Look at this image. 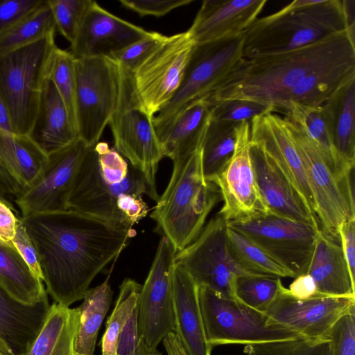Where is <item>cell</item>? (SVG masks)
<instances>
[{"mask_svg":"<svg viewBox=\"0 0 355 355\" xmlns=\"http://www.w3.org/2000/svg\"><path fill=\"white\" fill-rule=\"evenodd\" d=\"M48 0L0 32V56L55 34Z\"/></svg>","mask_w":355,"mask_h":355,"instance_id":"obj_35","label":"cell"},{"mask_svg":"<svg viewBox=\"0 0 355 355\" xmlns=\"http://www.w3.org/2000/svg\"><path fill=\"white\" fill-rule=\"evenodd\" d=\"M346 0H295L257 18L244 33L243 58L301 48L335 34L354 32V8Z\"/></svg>","mask_w":355,"mask_h":355,"instance_id":"obj_3","label":"cell"},{"mask_svg":"<svg viewBox=\"0 0 355 355\" xmlns=\"http://www.w3.org/2000/svg\"><path fill=\"white\" fill-rule=\"evenodd\" d=\"M284 120L306 172L320 229L338 236L340 224L355 218L353 182H340L314 141L301 127Z\"/></svg>","mask_w":355,"mask_h":355,"instance_id":"obj_10","label":"cell"},{"mask_svg":"<svg viewBox=\"0 0 355 355\" xmlns=\"http://www.w3.org/2000/svg\"><path fill=\"white\" fill-rule=\"evenodd\" d=\"M18 217L13 212L11 205L3 199H0V241L12 245L17 225Z\"/></svg>","mask_w":355,"mask_h":355,"instance_id":"obj_52","label":"cell"},{"mask_svg":"<svg viewBox=\"0 0 355 355\" xmlns=\"http://www.w3.org/2000/svg\"><path fill=\"white\" fill-rule=\"evenodd\" d=\"M338 234L350 274L355 279V218L340 224Z\"/></svg>","mask_w":355,"mask_h":355,"instance_id":"obj_51","label":"cell"},{"mask_svg":"<svg viewBox=\"0 0 355 355\" xmlns=\"http://www.w3.org/2000/svg\"><path fill=\"white\" fill-rule=\"evenodd\" d=\"M55 34L0 56V94L12 131L28 135L58 46Z\"/></svg>","mask_w":355,"mask_h":355,"instance_id":"obj_5","label":"cell"},{"mask_svg":"<svg viewBox=\"0 0 355 355\" xmlns=\"http://www.w3.org/2000/svg\"><path fill=\"white\" fill-rule=\"evenodd\" d=\"M148 355H162L161 353H159L158 351L155 352H153V353H151V354H149Z\"/></svg>","mask_w":355,"mask_h":355,"instance_id":"obj_57","label":"cell"},{"mask_svg":"<svg viewBox=\"0 0 355 355\" xmlns=\"http://www.w3.org/2000/svg\"><path fill=\"white\" fill-rule=\"evenodd\" d=\"M250 147V123L244 121L238 126L230 160L211 182L223 202L218 214L226 222L268 214L256 182Z\"/></svg>","mask_w":355,"mask_h":355,"instance_id":"obj_16","label":"cell"},{"mask_svg":"<svg viewBox=\"0 0 355 355\" xmlns=\"http://www.w3.org/2000/svg\"><path fill=\"white\" fill-rule=\"evenodd\" d=\"M91 147L78 138L48 155L46 166L39 180L15 199L22 217L68 210L75 178Z\"/></svg>","mask_w":355,"mask_h":355,"instance_id":"obj_17","label":"cell"},{"mask_svg":"<svg viewBox=\"0 0 355 355\" xmlns=\"http://www.w3.org/2000/svg\"><path fill=\"white\" fill-rule=\"evenodd\" d=\"M46 0H0V32L8 28Z\"/></svg>","mask_w":355,"mask_h":355,"instance_id":"obj_47","label":"cell"},{"mask_svg":"<svg viewBox=\"0 0 355 355\" xmlns=\"http://www.w3.org/2000/svg\"><path fill=\"white\" fill-rule=\"evenodd\" d=\"M0 286L12 299L25 306L49 301L43 282L13 245L0 243Z\"/></svg>","mask_w":355,"mask_h":355,"instance_id":"obj_31","label":"cell"},{"mask_svg":"<svg viewBox=\"0 0 355 355\" xmlns=\"http://www.w3.org/2000/svg\"><path fill=\"white\" fill-rule=\"evenodd\" d=\"M0 131L12 132L9 116L0 94Z\"/></svg>","mask_w":355,"mask_h":355,"instance_id":"obj_55","label":"cell"},{"mask_svg":"<svg viewBox=\"0 0 355 355\" xmlns=\"http://www.w3.org/2000/svg\"><path fill=\"white\" fill-rule=\"evenodd\" d=\"M48 155L28 135L0 131V193L15 198L42 175Z\"/></svg>","mask_w":355,"mask_h":355,"instance_id":"obj_21","label":"cell"},{"mask_svg":"<svg viewBox=\"0 0 355 355\" xmlns=\"http://www.w3.org/2000/svg\"><path fill=\"white\" fill-rule=\"evenodd\" d=\"M198 301L207 343L251 345L296 339L299 334L273 322L265 313L236 298L198 286Z\"/></svg>","mask_w":355,"mask_h":355,"instance_id":"obj_6","label":"cell"},{"mask_svg":"<svg viewBox=\"0 0 355 355\" xmlns=\"http://www.w3.org/2000/svg\"><path fill=\"white\" fill-rule=\"evenodd\" d=\"M12 244L32 271L42 279V272L36 248L21 223L20 217H18L16 233L12 241Z\"/></svg>","mask_w":355,"mask_h":355,"instance_id":"obj_48","label":"cell"},{"mask_svg":"<svg viewBox=\"0 0 355 355\" xmlns=\"http://www.w3.org/2000/svg\"><path fill=\"white\" fill-rule=\"evenodd\" d=\"M250 155L257 187L268 213L320 227L299 193L275 163L252 145Z\"/></svg>","mask_w":355,"mask_h":355,"instance_id":"obj_24","label":"cell"},{"mask_svg":"<svg viewBox=\"0 0 355 355\" xmlns=\"http://www.w3.org/2000/svg\"><path fill=\"white\" fill-rule=\"evenodd\" d=\"M250 144L275 163L317 219L306 172L284 119L271 112L254 117L250 121Z\"/></svg>","mask_w":355,"mask_h":355,"instance_id":"obj_19","label":"cell"},{"mask_svg":"<svg viewBox=\"0 0 355 355\" xmlns=\"http://www.w3.org/2000/svg\"><path fill=\"white\" fill-rule=\"evenodd\" d=\"M20 219L36 248L47 293L67 307L83 300L94 277L135 234L71 210Z\"/></svg>","mask_w":355,"mask_h":355,"instance_id":"obj_1","label":"cell"},{"mask_svg":"<svg viewBox=\"0 0 355 355\" xmlns=\"http://www.w3.org/2000/svg\"><path fill=\"white\" fill-rule=\"evenodd\" d=\"M252 241L295 277L307 272L320 227L272 214L226 222Z\"/></svg>","mask_w":355,"mask_h":355,"instance_id":"obj_11","label":"cell"},{"mask_svg":"<svg viewBox=\"0 0 355 355\" xmlns=\"http://www.w3.org/2000/svg\"><path fill=\"white\" fill-rule=\"evenodd\" d=\"M212 105L211 119L234 123L248 121L260 114L271 112L270 107L263 104L242 99H230Z\"/></svg>","mask_w":355,"mask_h":355,"instance_id":"obj_42","label":"cell"},{"mask_svg":"<svg viewBox=\"0 0 355 355\" xmlns=\"http://www.w3.org/2000/svg\"><path fill=\"white\" fill-rule=\"evenodd\" d=\"M175 331L187 355H211L198 301V286L175 263L173 278Z\"/></svg>","mask_w":355,"mask_h":355,"instance_id":"obj_25","label":"cell"},{"mask_svg":"<svg viewBox=\"0 0 355 355\" xmlns=\"http://www.w3.org/2000/svg\"><path fill=\"white\" fill-rule=\"evenodd\" d=\"M286 288L281 278L267 275H241L235 282V297L245 305L264 313Z\"/></svg>","mask_w":355,"mask_h":355,"instance_id":"obj_38","label":"cell"},{"mask_svg":"<svg viewBox=\"0 0 355 355\" xmlns=\"http://www.w3.org/2000/svg\"><path fill=\"white\" fill-rule=\"evenodd\" d=\"M319 293L355 297V279L349 272L339 236L319 230L307 272Z\"/></svg>","mask_w":355,"mask_h":355,"instance_id":"obj_26","label":"cell"},{"mask_svg":"<svg viewBox=\"0 0 355 355\" xmlns=\"http://www.w3.org/2000/svg\"><path fill=\"white\" fill-rule=\"evenodd\" d=\"M245 355H331L329 338L296 339L245 345Z\"/></svg>","mask_w":355,"mask_h":355,"instance_id":"obj_40","label":"cell"},{"mask_svg":"<svg viewBox=\"0 0 355 355\" xmlns=\"http://www.w3.org/2000/svg\"><path fill=\"white\" fill-rule=\"evenodd\" d=\"M176 252L163 236L158 244L148 276L141 286L137 304L139 343L146 354L170 333L175 331L173 278Z\"/></svg>","mask_w":355,"mask_h":355,"instance_id":"obj_12","label":"cell"},{"mask_svg":"<svg viewBox=\"0 0 355 355\" xmlns=\"http://www.w3.org/2000/svg\"><path fill=\"white\" fill-rule=\"evenodd\" d=\"M162 341L168 355H187L175 333L168 334Z\"/></svg>","mask_w":355,"mask_h":355,"instance_id":"obj_54","label":"cell"},{"mask_svg":"<svg viewBox=\"0 0 355 355\" xmlns=\"http://www.w3.org/2000/svg\"><path fill=\"white\" fill-rule=\"evenodd\" d=\"M165 37L159 33L148 31L142 38L112 53L109 57L115 60L123 69L132 73Z\"/></svg>","mask_w":355,"mask_h":355,"instance_id":"obj_43","label":"cell"},{"mask_svg":"<svg viewBox=\"0 0 355 355\" xmlns=\"http://www.w3.org/2000/svg\"><path fill=\"white\" fill-rule=\"evenodd\" d=\"M243 46L244 34L196 44L178 90L153 119L159 139L187 107L220 85L243 58Z\"/></svg>","mask_w":355,"mask_h":355,"instance_id":"obj_7","label":"cell"},{"mask_svg":"<svg viewBox=\"0 0 355 355\" xmlns=\"http://www.w3.org/2000/svg\"><path fill=\"white\" fill-rule=\"evenodd\" d=\"M93 1L48 0L58 31L70 44L78 33L80 24Z\"/></svg>","mask_w":355,"mask_h":355,"instance_id":"obj_41","label":"cell"},{"mask_svg":"<svg viewBox=\"0 0 355 355\" xmlns=\"http://www.w3.org/2000/svg\"><path fill=\"white\" fill-rule=\"evenodd\" d=\"M78 318L77 308L53 302L37 335L21 355H75L74 338Z\"/></svg>","mask_w":355,"mask_h":355,"instance_id":"obj_30","label":"cell"},{"mask_svg":"<svg viewBox=\"0 0 355 355\" xmlns=\"http://www.w3.org/2000/svg\"><path fill=\"white\" fill-rule=\"evenodd\" d=\"M266 3V0H205L188 31L196 44L243 35Z\"/></svg>","mask_w":355,"mask_h":355,"instance_id":"obj_22","label":"cell"},{"mask_svg":"<svg viewBox=\"0 0 355 355\" xmlns=\"http://www.w3.org/2000/svg\"><path fill=\"white\" fill-rule=\"evenodd\" d=\"M0 355H12L7 345L0 338Z\"/></svg>","mask_w":355,"mask_h":355,"instance_id":"obj_56","label":"cell"},{"mask_svg":"<svg viewBox=\"0 0 355 355\" xmlns=\"http://www.w3.org/2000/svg\"><path fill=\"white\" fill-rule=\"evenodd\" d=\"M123 84L118 107L108 125L115 150L145 177L148 196L157 201L156 188L158 164L164 157L153 117L141 107L133 87L132 73L122 69Z\"/></svg>","mask_w":355,"mask_h":355,"instance_id":"obj_9","label":"cell"},{"mask_svg":"<svg viewBox=\"0 0 355 355\" xmlns=\"http://www.w3.org/2000/svg\"><path fill=\"white\" fill-rule=\"evenodd\" d=\"M116 206L132 226L148 214V206L139 196L122 194L117 198Z\"/></svg>","mask_w":355,"mask_h":355,"instance_id":"obj_50","label":"cell"},{"mask_svg":"<svg viewBox=\"0 0 355 355\" xmlns=\"http://www.w3.org/2000/svg\"><path fill=\"white\" fill-rule=\"evenodd\" d=\"M151 354V353H150ZM141 348L137 333V307L121 332L116 347V355H148Z\"/></svg>","mask_w":355,"mask_h":355,"instance_id":"obj_49","label":"cell"},{"mask_svg":"<svg viewBox=\"0 0 355 355\" xmlns=\"http://www.w3.org/2000/svg\"><path fill=\"white\" fill-rule=\"evenodd\" d=\"M0 243H1V244L6 245V244L3 243V242H1V241H0Z\"/></svg>","mask_w":355,"mask_h":355,"instance_id":"obj_59","label":"cell"},{"mask_svg":"<svg viewBox=\"0 0 355 355\" xmlns=\"http://www.w3.org/2000/svg\"><path fill=\"white\" fill-rule=\"evenodd\" d=\"M175 263L189 273L198 286L233 298H236L234 285L239 276L258 275L243 270L233 259L227 245V223L218 214L193 243L176 252Z\"/></svg>","mask_w":355,"mask_h":355,"instance_id":"obj_14","label":"cell"},{"mask_svg":"<svg viewBox=\"0 0 355 355\" xmlns=\"http://www.w3.org/2000/svg\"><path fill=\"white\" fill-rule=\"evenodd\" d=\"M227 245L236 263L252 275L295 278L293 274L241 233L227 226Z\"/></svg>","mask_w":355,"mask_h":355,"instance_id":"obj_36","label":"cell"},{"mask_svg":"<svg viewBox=\"0 0 355 355\" xmlns=\"http://www.w3.org/2000/svg\"><path fill=\"white\" fill-rule=\"evenodd\" d=\"M141 288V285L130 278L120 285L115 306L100 342L102 355H116L119 336L137 307Z\"/></svg>","mask_w":355,"mask_h":355,"instance_id":"obj_37","label":"cell"},{"mask_svg":"<svg viewBox=\"0 0 355 355\" xmlns=\"http://www.w3.org/2000/svg\"><path fill=\"white\" fill-rule=\"evenodd\" d=\"M352 58H355V46L351 31L296 49L243 58L205 98L211 105L242 99L281 112L288 94L304 78L325 65Z\"/></svg>","mask_w":355,"mask_h":355,"instance_id":"obj_2","label":"cell"},{"mask_svg":"<svg viewBox=\"0 0 355 355\" xmlns=\"http://www.w3.org/2000/svg\"><path fill=\"white\" fill-rule=\"evenodd\" d=\"M355 76V58L325 65L304 78L288 94L292 101L309 107L321 106L347 79Z\"/></svg>","mask_w":355,"mask_h":355,"instance_id":"obj_32","label":"cell"},{"mask_svg":"<svg viewBox=\"0 0 355 355\" xmlns=\"http://www.w3.org/2000/svg\"><path fill=\"white\" fill-rule=\"evenodd\" d=\"M28 135L47 155L78 138L70 123L65 105L50 80L44 86Z\"/></svg>","mask_w":355,"mask_h":355,"instance_id":"obj_27","label":"cell"},{"mask_svg":"<svg viewBox=\"0 0 355 355\" xmlns=\"http://www.w3.org/2000/svg\"><path fill=\"white\" fill-rule=\"evenodd\" d=\"M335 150L347 165L355 164V76L322 105Z\"/></svg>","mask_w":355,"mask_h":355,"instance_id":"obj_29","label":"cell"},{"mask_svg":"<svg viewBox=\"0 0 355 355\" xmlns=\"http://www.w3.org/2000/svg\"><path fill=\"white\" fill-rule=\"evenodd\" d=\"M288 289L292 296L300 300L311 298L320 294L318 291L315 281L308 273L295 277Z\"/></svg>","mask_w":355,"mask_h":355,"instance_id":"obj_53","label":"cell"},{"mask_svg":"<svg viewBox=\"0 0 355 355\" xmlns=\"http://www.w3.org/2000/svg\"><path fill=\"white\" fill-rule=\"evenodd\" d=\"M355 311V297L318 295L297 299L288 289L281 293L264 313L275 323L304 338H327L335 324L345 315Z\"/></svg>","mask_w":355,"mask_h":355,"instance_id":"obj_18","label":"cell"},{"mask_svg":"<svg viewBox=\"0 0 355 355\" xmlns=\"http://www.w3.org/2000/svg\"><path fill=\"white\" fill-rule=\"evenodd\" d=\"M97 153L100 174L109 184L121 182L127 176L129 164L116 150L109 147L106 142H98L94 146Z\"/></svg>","mask_w":355,"mask_h":355,"instance_id":"obj_44","label":"cell"},{"mask_svg":"<svg viewBox=\"0 0 355 355\" xmlns=\"http://www.w3.org/2000/svg\"><path fill=\"white\" fill-rule=\"evenodd\" d=\"M112 295L109 277L100 285L86 291L83 303L77 307L79 318L74 338L75 355H94L98 334Z\"/></svg>","mask_w":355,"mask_h":355,"instance_id":"obj_33","label":"cell"},{"mask_svg":"<svg viewBox=\"0 0 355 355\" xmlns=\"http://www.w3.org/2000/svg\"><path fill=\"white\" fill-rule=\"evenodd\" d=\"M148 191L143 173L130 164L125 178L109 184L102 178L94 146L86 154L74 180L68 210L82 213L131 230L132 225L119 211L117 198L122 194L141 197Z\"/></svg>","mask_w":355,"mask_h":355,"instance_id":"obj_15","label":"cell"},{"mask_svg":"<svg viewBox=\"0 0 355 355\" xmlns=\"http://www.w3.org/2000/svg\"><path fill=\"white\" fill-rule=\"evenodd\" d=\"M327 338L331 340V355H355V311L343 316Z\"/></svg>","mask_w":355,"mask_h":355,"instance_id":"obj_45","label":"cell"},{"mask_svg":"<svg viewBox=\"0 0 355 355\" xmlns=\"http://www.w3.org/2000/svg\"><path fill=\"white\" fill-rule=\"evenodd\" d=\"M240 123L211 119L201 147L202 168L205 180L212 182L230 160Z\"/></svg>","mask_w":355,"mask_h":355,"instance_id":"obj_34","label":"cell"},{"mask_svg":"<svg viewBox=\"0 0 355 355\" xmlns=\"http://www.w3.org/2000/svg\"><path fill=\"white\" fill-rule=\"evenodd\" d=\"M93 1L78 28L71 53L75 58L110 56L148 34Z\"/></svg>","mask_w":355,"mask_h":355,"instance_id":"obj_20","label":"cell"},{"mask_svg":"<svg viewBox=\"0 0 355 355\" xmlns=\"http://www.w3.org/2000/svg\"><path fill=\"white\" fill-rule=\"evenodd\" d=\"M195 45L188 31L166 36L132 73L135 95L150 116L161 111L178 90Z\"/></svg>","mask_w":355,"mask_h":355,"instance_id":"obj_13","label":"cell"},{"mask_svg":"<svg viewBox=\"0 0 355 355\" xmlns=\"http://www.w3.org/2000/svg\"><path fill=\"white\" fill-rule=\"evenodd\" d=\"M192 1V0H120L119 3L123 7L137 12L141 17L146 15L162 17Z\"/></svg>","mask_w":355,"mask_h":355,"instance_id":"obj_46","label":"cell"},{"mask_svg":"<svg viewBox=\"0 0 355 355\" xmlns=\"http://www.w3.org/2000/svg\"><path fill=\"white\" fill-rule=\"evenodd\" d=\"M75 61L76 58L70 51L58 47L51 64L49 80L53 83L60 96L67 110L70 123L77 134Z\"/></svg>","mask_w":355,"mask_h":355,"instance_id":"obj_39","label":"cell"},{"mask_svg":"<svg viewBox=\"0 0 355 355\" xmlns=\"http://www.w3.org/2000/svg\"><path fill=\"white\" fill-rule=\"evenodd\" d=\"M0 199L6 200V199L4 198L3 195H2L1 193H0Z\"/></svg>","mask_w":355,"mask_h":355,"instance_id":"obj_58","label":"cell"},{"mask_svg":"<svg viewBox=\"0 0 355 355\" xmlns=\"http://www.w3.org/2000/svg\"><path fill=\"white\" fill-rule=\"evenodd\" d=\"M220 201L218 187L203 176L200 149L190 159L174 186L159 196L150 218L178 252L197 239L208 215Z\"/></svg>","mask_w":355,"mask_h":355,"instance_id":"obj_4","label":"cell"},{"mask_svg":"<svg viewBox=\"0 0 355 355\" xmlns=\"http://www.w3.org/2000/svg\"><path fill=\"white\" fill-rule=\"evenodd\" d=\"M211 112L212 105L205 98L197 100L175 118L159 138L163 157H169L173 164L170 181L164 192L174 186L190 159L201 149Z\"/></svg>","mask_w":355,"mask_h":355,"instance_id":"obj_23","label":"cell"},{"mask_svg":"<svg viewBox=\"0 0 355 355\" xmlns=\"http://www.w3.org/2000/svg\"><path fill=\"white\" fill-rule=\"evenodd\" d=\"M78 137L94 146L116 110L123 72L109 56L76 58Z\"/></svg>","mask_w":355,"mask_h":355,"instance_id":"obj_8","label":"cell"},{"mask_svg":"<svg viewBox=\"0 0 355 355\" xmlns=\"http://www.w3.org/2000/svg\"><path fill=\"white\" fill-rule=\"evenodd\" d=\"M51 304L25 306L12 299L0 286V338L12 355H21L37 335Z\"/></svg>","mask_w":355,"mask_h":355,"instance_id":"obj_28","label":"cell"}]
</instances>
